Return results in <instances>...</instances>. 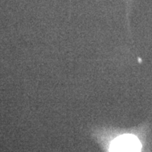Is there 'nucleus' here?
Returning a JSON list of instances; mask_svg holds the SVG:
<instances>
[{"mask_svg": "<svg viewBox=\"0 0 152 152\" xmlns=\"http://www.w3.org/2000/svg\"><path fill=\"white\" fill-rule=\"evenodd\" d=\"M125 1H126V2H127V5H128V7H130V3H131V1H132V0H125Z\"/></svg>", "mask_w": 152, "mask_h": 152, "instance_id": "nucleus-1", "label": "nucleus"}]
</instances>
